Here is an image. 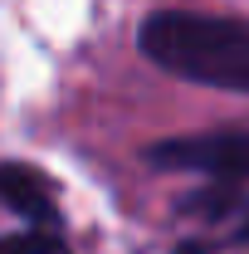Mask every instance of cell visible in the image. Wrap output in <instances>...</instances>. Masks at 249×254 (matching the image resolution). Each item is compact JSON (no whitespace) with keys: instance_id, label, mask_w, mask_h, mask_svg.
<instances>
[{"instance_id":"obj_1","label":"cell","mask_w":249,"mask_h":254,"mask_svg":"<svg viewBox=\"0 0 249 254\" xmlns=\"http://www.w3.org/2000/svg\"><path fill=\"white\" fill-rule=\"evenodd\" d=\"M137 49L166 78L249 98V15L156 10L137 25Z\"/></svg>"},{"instance_id":"obj_2","label":"cell","mask_w":249,"mask_h":254,"mask_svg":"<svg viewBox=\"0 0 249 254\" xmlns=\"http://www.w3.org/2000/svg\"><path fill=\"white\" fill-rule=\"evenodd\" d=\"M142 157L156 171L210 176L215 186H249V127H220V132H195V137H161Z\"/></svg>"},{"instance_id":"obj_3","label":"cell","mask_w":249,"mask_h":254,"mask_svg":"<svg viewBox=\"0 0 249 254\" xmlns=\"http://www.w3.org/2000/svg\"><path fill=\"white\" fill-rule=\"evenodd\" d=\"M0 200L25 220V230L63 235L59 190H54V181H49L39 166H30V161H0Z\"/></svg>"},{"instance_id":"obj_4","label":"cell","mask_w":249,"mask_h":254,"mask_svg":"<svg viewBox=\"0 0 249 254\" xmlns=\"http://www.w3.org/2000/svg\"><path fill=\"white\" fill-rule=\"evenodd\" d=\"M0 254H68L63 235L49 230H20V235H0Z\"/></svg>"},{"instance_id":"obj_5","label":"cell","mask_w":249,"mask_h":254,"mask_svg":"<svg viewBox=\"0 0 249 254\" xmlns=\"http://www.w3.org/2000/svg\"><path fill=\"white\" fill-rule=\"evenodd\" d=\"M215 250H230V245H249V225L245 230H235V235H225V240H210Z\"/></svg>"}]
</instances>
